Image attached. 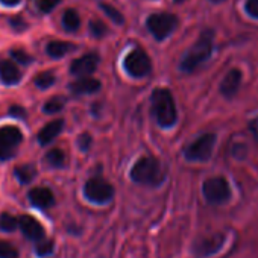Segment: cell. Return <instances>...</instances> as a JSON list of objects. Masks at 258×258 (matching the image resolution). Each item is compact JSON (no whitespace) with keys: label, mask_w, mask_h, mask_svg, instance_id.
I'll list each match as a JSON object with an SVG mask.
<instances>
[{"label":"cell","mask_w":258,"mask_h":258,"mask_svg":"<svg viewBox=\"0 0 258 258\" xmlns=\"http://www.w3.org/2000/svg\"><path fill=\"white\" fill-rule=\"evenodd\" d=\"M91 136L90 134H82L79 139H78V146H79V149L82 151V152H87L88 149H90V146H91Z\"/></svg>","instance_id":"34"},{"label":"cell","mask_w":258,"mask_h":258,"mask_svg":"<svg viewBox=\"0 0 258 258\" xmlns=\"http://www.w3.org/2000/svg\"><path fill=\"white\" fill-rule=\"evenodd\" d=\"M19 228L22 231V234L31 240V241H40L43 238H46V231L44 226L34 217L29 214H22L19 217Z\"/></svg>","instance_id":"11"},{"label":"cell","mask_w":258,"mask_h":258,"mask_svg":"<svg viewBox=\"0 0 258 258\" xmlns=\"http://www.w3.org/2000/svg\"><path fill=\"white\" fill-rule=\"evenodd\" d=\"M55 250V243L53 240H47V238H43L40 241H37L35 244V253L41 258L44 256H50Z\"/></svg>","instance_id":"25"},{"label":"cell","mask_w":258,"mask_h":258,"mask_svg":"<svg viewBox=\"0 0 258 258\" xmlns=\"http://www.w3.org/2000/svg\"><path fill=\"white\" fill-rule=\"evenodd\" d=\"M244 11L249 17L258 19V0H247L244 5Z\"/></svg>","instance_id":"32"},{"label":"cell","mask_w":258,"mask_h":258,"mask_svg":"<svg viewBox=\"0 0 258 258\" xmlns=\"http://www.w3.org/2000/svg\"><path fill=\"white\" fill-rule=\"evenodd\" d=\"M213 44H214V32L211 29H205L198 41L190 47V50L182 56L181 59V72L184 73H191L195 72L204 61H207L211 56L213 52Z\"/></svg>","instance_id":"1"},{"label":"cell","mask_w":258,"mask_h":258,"mask_svg":"<svg viewBox=\"0 0 258 258\" xmlns=\"http://www.w3.org/2000/svg\"><path fill=\"white\" fill-rule=\"evenodd\" d=\"M55 81H56V78H55V75H53L52 72H43V73H38V75L34 78V84H35V87L40 88V90H47V88H50V87L55 84Z\"/></svg>","instance_id":"23"},{"label":"cell","mask_w":258,"mask_h":258,"mask_svg":"<svg viewBox=\"0 0 258 258\" xmlns=\"http://www.w3.org/2000/svg\"><path fill=\"white\" fill-rule=\"evenodd\" d=\"M59 4H61V0H37V8L41 14H49Z\"/></svg>","instance_id":"29"},{"label":"cell","mask_w":258,"mask_h":258,"mask_svg":"<svg viewBox=\"0 0 258 258\" xmlns=\"http://www.w3.org/2000/svg\"><path fill=\"white\" fill-rule=\"evenodd\" d=\"M214 145H216V136L211 133L204 134L187 146V149L184 151V157L187 161L205 163L211 158Z\"/></svg>","instance_id":"6"},{"label":"cell","mask_w":258,"mask_h":258,"mask_svg":"<svg viewBox=\"0 0 258 258\" xmlns=\"http://www.w3.org/2000/svg\"><path fill=\"white\" fill-rule=\"evenodd\" d=\"M73 49H75V46L70 44V43H67V41H50L46 46V53L50 58L58 59V58H62L67 53H70Z\"/></svg>","instance_id":"19"},{"label":"cell","mask_w":258,"mask_h":258,"mask_svg":"<svg viewBox=\"0 0 258 258\" xmlns=\"http://www.w3.org/2000/svg\"><path fill=\"white\" fill-rule=\"evenodd\" d=\"M8 114L14 118H26V109L20 105H13L8 109Z\"/></svg>","instance_id":"33"},{"label":"cell","mask_w":258,"mask_h":258,"mask_svg":"<svg viewBox=\"0 0 258 258\" xmlns=\"http://www.w3.org/2000/svg\"><path fill=\"white\" fill-rule=\"evenodd\" d=\"M10 55H11V58L17 62V64H20V66H29L31 62H34V58L31 56V55H28L25 50H22V49H14V50H11L10 52Z\"/></svg>","instance_id":"27"},{"label":"cell","mask_w":258,"mask_h":258,"mask_svg":"<svg viewBox=\"0 0 258 258\" xmlns=\"http://www.w3.org/2000/svg\"><path fill=\"white\" fill-rule=\"evenodd\" d=\"M70 90L75 94H93V93H97L100 90V82L94 78L84 76L79 81L73 82L70 85Z\"/></svg>","instance_id":"17"},{"label":"cell","mask_w":258,"mask_h":258,"mask_svg":"<svg viewBox=\"0 0 258 258\" xmlns=\"http://www.w3.org/2000/svg\"><path fill=\"white\" fill-rule=\"evenodd\" d=\"M225 241H226L225 234H222V232L211 234L208 237H204L201 241H198V244L195 246V253L201 258L213 256L225 246Z\"/></svg>","instance_id":"10"},{"label":"cell","mask_w":258,"mask_h":258,"mask_svg":"<svg viewBox=\"0 0 258 258\" xmlns=\"http://www.w3.org/2000/svg\"><path fill=\"white\" fill-rule=\"evenodd\" d=\"M22 0H0V4H2L4 7H8V8H14L17 5H20Z\"/></svg>","instance_id":"36"},{"label":"cell","mask_w":258,"mask_h":258,"mask_svg":"<svg viewBox=\"0 0 258 258\" xmlns=\"http://www.w3.org/2000/svg\"><path fill=\"white\" fill-rule=\"evenodd\" d=\"M240 84H241V72L238 69H232L226 73V76L220 82V93L225 97H232L238 91Z\"/></svg>","instance_id":"16"},{"label":"cell","mask_w":258,"mask_h":258,"mask_svg":"<svg viewBox=\"0 0 258 258\" xmlns=\"http://www.w3.org/2000/svg\"><path fill=\"white\" fill-rule=\"evenodd\" d=\"M84 196L91 204L105 205L112 201L114 187L102 178H91L84 185Z\"/></svg>","instance_id":"5"},{"label":"cell","mask_w":258,"mask_h":258,"mask_svg":"<svg viewBox=\"0 0 258 258\" xmlns=\"http://www.w3.org/2000/svg\"><path fill=\"white\" fill-rule=\"evenodd\" d=\"M0 258H20V253L14 244L0 240Z\"/></svg>","instance_id":"26"},{"label":"cell","mask_w":258,"mask_h":258,"mask_svg":"<svg viewBox=\"0 0 258 258\" xmlns=\"http://www.w3.org/2000/svg\"><path fill=\"white\" fill-rule=\"evenodd\" d=\"M62 28L67 32H76L81 28V17L78 11L75 10H67L62 14Z\"/></svg>","instance_id":"20"},{"label":"cell","mask_w":258,"mask_h":258,"mask_svg":"<svg viewBox=\"0 0 258 258\" xmlns=\"http://www.w3.org/2000/svg\"><path fill=\"white\" fill-rule=\"evenodd\" d=\"M100 10L115 23V25H123V22H124V19H123V16L114 8V7H111V5H106V4H102L100 5Z\"/></svg>","instance_id":"28"},{"label":"cell","mask_w":258,"mask_h":258,"mask_svg":"<svg viewBox=\"0 0 258 258\" xmlns=\"http://www.w3.org/2000/svg\"><path fill=\"white\" fill-rule=\"evenodd\" d=\"M14 176L22 185L31 184L37 178V167L34 164H22L14 169Z\"/></svg>","instance_id":"18"},{"label":"cell","mask_w":258,"mask_h":258,"mask_svg":"<svg viewBox=\"0 0 258 258\" xmlns=\"http://www.w3.org/2000/svg\"><path fill=\"white\" fill-rule=\"evenodd\" d=\"M175 2H176V4H181V2H184V0H175Z\"/></svg>","instance_id":"38"},{"label":"cell","mask_w":258,"mask_h":258,"mask_svg":"<svg viewBox=\"0 0 258 258\" xmlns=\"http://www.w3.org/2000/svg\"><path fill=\"white\" fill-rule=\"evenodd\" d=\"M97 64H99V56L96 53H87V55H84V56H81L72 62L70 73L73 76L84 78V76L91 75L97 69Z\"/></svg>","instance_id":"13"},{"label":"cell","mask_w":258,"mask_h":258,"mask_svg":"<svg viewBox=\"0 0 258 258\" xmlns=\"http://www.w3.org/2000/svg\"><path fill=\"white\" fill-rule=\"evenodd\" d=\"M90 32H91L93 37L102 38V37L106 35L108 29H106V26H105L100 20H91V22H90Z\"/></svg>","instance_id":"30"},{"label":"cell","mask_w":258,"mask_h":258,"mask_svg":"<svg viewBox=\"0 0 258 258\" xmlns=\"http://www.w3.org/2000/svg\"><path fill=\"white\" fill-rule=\"evenodd\" d=\"M8 23H10V26H11L16 32H23V31L28 29V23H26L22 17H11V19L8 20Z\"/></svg>","instance_id":"31"},{"label":"cell","mask_w":258,"mask_h":258,"mask_svg":"<svg viewBox=\"0 0 258 258\" xmlns=\"http://www.w3.org/2000/svg\"><path fill=\"white\" fill-rule=\"evenodd\" d=\"M22 73L17 67L16 61L11 59H0V82L7 87H13L20 84Z\"/></svg>","instance_id":"14"},{"label":"cell","mask_w":258,"mask_h":258,"mask_svg":"<svg viewBox=\"0 0 258 258\" xmlns=\"http://www.w3.org/2000/svg\"><path fill=\"white\" fill-rule=\"evenodd\" d=\"M213 4H220V2H225V0H211Z\"/></svg>","instance_id":"37"},{"label":"cell","mask_w":258,"mask_h":258,"mask_svg":"<svg viewBox=\"0 0 258 258\" xmlns=\"http://www.w3.org/2000/svg\"><path fill=\"white\" fill-rule=\"evenodd\" d=\"M249 129H250V133H252L253 139L258 142V117H256V118H253V120L249 123Z\"/></svg>","instance_id":"35"},{"label":"cell","mask_w":258,"mask_h":258,"mask_svg":"<svg viewBox=\"0 0 258 258\" xmlns=\"http://www.w3.org/2000/svg\"><path fill=\"white\" fill-rule=\"evenodd\" d=\"M66 106V99L58 96V97H52L49 99L44 105H43V112L46 114H56L59 111H62V108Z\"/></svg>","instance_id":"24"},{"label":"cell","mask_w":258,"mask_h":258,"mask_svg":"<svg viewBox=\"0 0 258 258\" xmlns=\"http://www.w3.org/2000/svg\"><path fill=\"white\" fill-rule=\"evenodd\" d=\"M64 129V120L58 118V120H52L49 121L44 127H41V131L37 136V140L41 146H47L50 145Z\"/></svg>","instance_id":"15"},{"label":"cell","mask_w":258,"mask_h":258,"mask_svg":"<svg viewBox=\"0 0 258 258\" xmlns=\"http://www.w3.org/2000/svg\"><path fill=\"white\" fill-rule=\"evenodd\" d=\"M146 26H148L149 32L154 35L155 40L163 41L176 29L178 19L173 14H169V13H155L148 19Z\"/></svg>","instance_id":"8"},{"label":"cell","mask_w":258,"mask_h":258,"mask_svg":"<svg viewBox=\"0 0 258 258\" xmlns=\"http://www.w3.org/2000/svg\"><path fill=\"white\" fill-rule=\"evenodd\" d=\"M46 163L50 166V167H53V169H62L64 166H66V154L61 151V149H58V148H55V149H50L47 154H46Z\"/></svg>","instance_id":"21"},{"label":"cell","mask_w":258,"mask_h":258,"mask_svg":"<svg viewBox=\"0 0 258 258\" xmlns=\"http://www.w3.org/2000/svg\"><path fill=\"white\" fill-rule=\"evenodd\" d=\"M202 195L211 205H223L231 199L229 182L223 176L208 178L202 185Z\"/></svg>","instance_id":"4"},{"label":"cell","mask_w":258,"mask_h":258,"mask_svg":"<svg viewBox=\"0 0 258 258\" xmlns=\"http://www.w3.org/2000/svg\"><path fill=\"white\" fill-rule=\"evenodd\" d=\"M123 67L129 76L139 78V79L148 76L152 70L149 56L140 49H134L126 55V58L123 61Z\"/></svg>","instance_id":"9"},{"label":"cell","mask_w":258,"mask_h":258,"mask_svg":"<svg viewBox=\"0 0 258 258\" xmlns=\"http://www.w3.org/2000/svg\"><path fill=\"white\" fill-rule=\"evenodd\" d=\"M152 112L161 127H172L178 120V111L172 93L166 88H157L152 93Z\"/></svg>","instance_id":"2"},{"label":"cell","mask_w":258,"mask_h":258,"mask_svg":"<svg viewBox=\"0 0 258 258\" xmlns=\"http://www.w3.org/2000/svg\"><path fill=\"white\" fill-rule=\"evenodd\" d=\"M16 229H19V217H14L11 213L0 214V231L14 232Z\"/></svg>","instance_id":"22"},{"label":"cell","mask_w":258,"mask_h":258,"mask_svg":"<svg viewBox=\"0 0 258 258\" xmlns=\"http://www.w3.org/2000/svg\"><path fill=\"white\" fill-rule=\"evenodd\" d=\"M23 142V133L17 126L0 127V163L13 160L16 157L17 146Z\"/></svg>","instance_id":"7"},{"label":"cell","mask_w":258,"mask_h":258,"mask_svg":"<svg viewBox=\"0 0 258 258\" xmlns=\"http://www.w3.org/2000/svg\"><path fill=\"white\" fill-rule=\"evenodd\" d=\"M131 179L142 185L157 187L164 179L161 164L154 157H142L131 169Z\"/></svg>","instance_id":"3"},{"label":"cell","mask_w":258,"mask_h":258,"mask_svg":"<svg viewBox=\"0 0 258 258\" xmlns=\"http://www.w3.org/2000/svg\"><path fill=\"white\" fill-rule=\"evenodd\" d=\"M28 201L38 210H47L55 205L53 191L47 187H34L28 191Z\"/></svg>","instance_id":"12"}]
</instances>
